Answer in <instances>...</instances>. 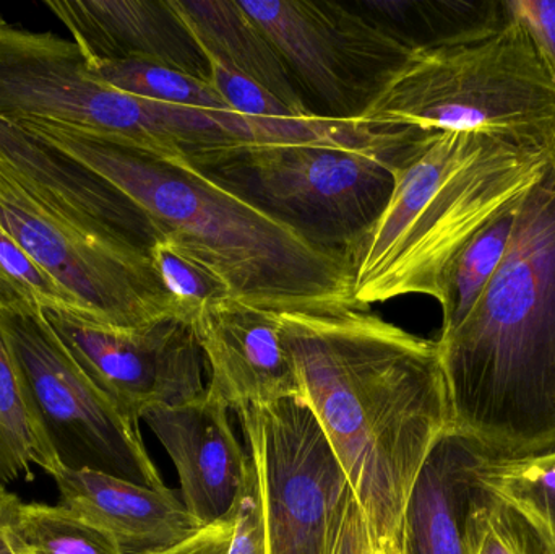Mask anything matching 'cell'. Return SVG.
Wrapping results in <instances>:
<instances>
[{
  "instance_id": "obj_1",
  "label": "cell",
  "mask_w": 555,
  "mask_h": 554,
  "mask_svg": "<svg viewBox=\"0 0 555 554\" xmlns=\"http://www.w3.org/2000/svg\"><path fill=\"white\" fill-rule=\"evenodd\" d=\"M278 318L300 399L345 471L372 549L400 545L411 488L452 428L439 344L365 309Z\"/></svg>"
},
{
  "instance_id": "obj_2",
  "label": "cell",
  "mask_w": 555,
  "mask_h": 554,
  "mask_svg": "<svg viewBox=\"0 0 555 554\" xmlns=\"http://www.w3.org/2000/svg\"><path fill=\"white\" fill-rule=\"evenodd\" d=\"M26 136L122 195L152 228L197 256L234 298L275 312L356 308L345 254L320 246L189 159H165L49 123Z\"/></svg>"
},
{
  "instance_id": "obj_3",
  "label": "cell",
  "mask_w": 555,
  "mask_h": 554,
  "mask_svg": "<svg viewBox=\"0 0 555 554\" xmlns=\"http://www.w3.org/2000/svg\"><path fill=\"white\" fill-rule=\"evenodd\" d=\"M437 344L453 429L494 458L555 451V153L518 202L501 269Z\"/></svg>"
},
{
  "instance_id": "obj_4",
  "label": "cell",
  "mask_w": 555,
  "mask_h": 554,
  "mask_svg": "<svg viewBox=\"0 0 555 554\" xmlns=\"http://www.w3.org/2000/svg\"><path fill=\"white\" fill-rule=\"evenodd\" d=\"M0 228L98 324L179 314L152 257V228L109 185L0 119ZM184 319V318H182Z\"/></svg>"
},
{
  "instance_id": "obj_5",
  "label": "cell",
  "mask_w": 555,
  "mask_h": 554,
  "mask_svg": "<svg viewBox=\"0 0 555 554\" xmlns=\"http://www.w3.org/2000/svg\"><path fill=\"white\" fill-rule=\"evenodd\" d=\"M554 153L486 132L436 133L411 150L395 166L384 210L345 253L356 308L408 295L442 306L463 247L524 197Z\"/></svg>"
},
{
  "instance_id": "obj_6",
  "label": "cell",
  "mask_w": 555,
  "mask_h": 554,
  "mask_svg": "<svg viewBox=\"0 0 555 554\" xmlns=\"http://www.w3.org/2000/svg\"><path fill=\"white\" fill-rule=\"evenodd\" d=\"M359 119L424 136L486 132L555 146V74L512 7L489 35L414 49Z\"/></svg>"
},
{
  "instance_id": "obj_7",
  "label": "cell",
  "mask_w": 555,
  "mask_h": 554,
  "mask_svg": "<svg viewBox=\"0 0 555 554\" xmlns=\"http://www.w3.org/2000/svg\"><path fill=\"white\" fill-rule=\"evenodd\" d=\"M411 150L276 143L202 153L191 163L307 240L345 254L384 210L395 166Z\"/></svg>"
},
{
  "instance_id": "obj_8",
  "label": "cell",
  "mask_w": 555,
  "mask_h": 554,
  "mask_svg": "<svg viewBox=\"0 0 555 554\" xmlns=\"http://www.w3.org/2000/svg\"><path fill=\"white\" fill-rule=\"evenodd\" d=\"M0 331L15 355L62 465L90 468L145 487H165L140 433L85 373L44 311H0Z\"/></svg>"
},
{
  "instance_id": "obj_9",
  "label": "cell",
  "mask_w": 555,
  "mask_h": 554,
  "mask_svg": "<svg viewBox=\"0 0 555 554\" xmlns=\"http://www.w3.org/2000/svg\"><path fill=\"white\" fill-rule=\"evenodd\" d=\"M237 416L259 481L267 554H330L354 497L307 403L280 400Z\"/></svg>"
},
{
  "instance_id": "obj_10",
  "label": "cell",
  "mask_w": 555,
  "mask_h": 554,
  "mask_svg": "<svg viewBox=\"0 0 555 554\" xmlns=\"http://www.w3.org/2000/svg\"><path fill=\"white\" fill-rule=\"evenodd\" d=\"M241 7L269 36L300 93L330 119H359L414 51L388 23L348 3L244 0Z\"/></svg>"
},
{
  "instance_id": "obj_11",
  "label": "cell",
  "mask_w": 555,
  "mask_h": 554,
  "mask_svg": "<svg viewBox=\"0 0 555 554\" xmlns=\"http://www.w3.org/2000/svg\"><path fill=\"white\" fill-rule=\"evenodd\" d=\"M44 312L85 373L135 422L150 410L184 405L207 394V364L188 319L171 315L117 328L70 312Z\"/></svg>"
},
{
  "instance_id": "obj_12",
  "label": "cell",
  "mask_w": 555,
  "mask_h": 554,
  "mask_svg": "<svg viewBox=\"0 0 555 554\" xmlns=\"http://www.w3.org/2000/svg\"><path fill=\"white\" fill-rule=\"evenodd\" d=\"M192 325L207 364V394L230 412L300 399L278 312L227 298L202 308Z\"/></svg>"
},
{
  "instance_id": "obj_13",
  "label": "cell",
  "mask_w": 555,
  "mask_h": 554,
  "mask_svg": "<svg viewBox=\"0 0 555 554\" xmlns=\"http://www.w3.org/2000/svg\"><path fill=\"white\" fill-rule=\"evenodd\" d=\"M142 422L171 458L189 513L204 526L230 519L249 467L230 409L205 394L184 405L150 410Z\"/></svg>"
},
{
  "instance_id": "obj_14",
  "label": "cell",
  "mask_w": 555,
  "mask_h": 554,
  "mask_svg": "<svg viewBox=\"0 0 555 554\" xmlns=\"http://www.w3.org/2000/svg\"><path fill=\"white\" fill-rule=\"evenodd\" d=\"M87 59L166 65L210 81V62L171 0H51Z\"/></svg>"
},
{
  "instance_id": "obj_15",
  "label": "cell",
  "mask_w": 555,
  "mask_h": 554,
  "mask_svg": "<svg viewBox=\"0 0 555 554\" xmlns=\"http://www.w3.org/2000/svg\"><path fill=\"white\" fill-rule=\"evenodd\" d=\"M62 506L109 537L122 554L166 552L204 529L181 493L152 488L90 468L52 475Z\"/></svg>"
},
{
  "instance_id": "obj_16",
  "label": "cell",
  "mask_w": 555,
  "mask_h": 554,
  "mask_svg": "<svg viewBox=\"0 0 555 554\" xmlns=\"http://www.w3.org/2000/svg\"><path fill=\"white\" fill-rule=\"evenodd\" d=\"M485 451L456 429L443 433L411 488L400 554H468L466 520Z\"/></svg>"
},
{
  "instance_id": "obj_17",
  "label": "cell",
  "mask_w": 555,
  "mask_h": 554,
  "mask_svg": "<svg viewBox=\"0 0 555 554\" xmlns=\"http://www.w3.org/2000/svg\"><path fill=\"white\" fill-rule=\"evenodd\" d=\"M208 59L257 81L297 113L312 114L293 75L240 0H171Z\"/></svg>"
},
{
  "instance_id": "obj_18",
  "label": "cell",
  "mask_w": 555,
  "mask_h": 554,
  "mask_svg": "<svg viewBox=\"0 0 555 554\" xmlns=\"http://www.w3.org/2000/svg\"><path fill=\"white\" fill-rule=\"evenodd\" d=\"M35 467L52 477L61 459L15 355L0 331V485L33 480Z\"/></svg>"
},
{
  "instance_id": "obj_19",
  "label": "cell",
  "mask_w": 555,
  "mask_h": 554,
  "mask_svg": "<svg viewBox=\"0 0 555 554\" xmlns=\"http://www.w3.org/2000/svg\"><path fill=\"white\" fill-rule=\"evenodd\" d=\"M478 481L515 511L555 554V451L525 458L486 455Z\"/></svg>"
},
{
  "instance_id": "obj_20",
  "label": "cell",
  "mask_w": 555,
  "mask_h": 554,
  "mask_svg": "<svg viewBox=\"0 0 555 554\" xmlns=\"http://www.w3.org/2000/svg\"><path fill=\"white\" fill-rule=\"evenodd\" d=\"M518 202L491 218L456 257L447 280L440 335L455 331L468 318L501 269L517 224Z\"/></svg>"
},
{
  "instance_id": "obj_21",
  "label": "cell",
  "mask_w": 555,
  "mask_h": 554,
  "mask_svg": "<svg viewBox=\"0 0 555 554\" xmlns=\"http://www.w3.org/2000/svg\"><path fill=\"white\" fill-rule=\"evenodd\" d=\"M85 61L94 77L122 93L176 106L233 111L211 81L176 68L142 61L87 57Z\"/></svg>"
},
{
  "instance_id": "obj_22",
  "label": "cell",
  "mask_w": 555,
  "mask_h": 554,
  "mask_svg": "<svg viewBox=\"0 0 555 554\" xmlns=\"http://www.w3.org/2000/svg\"><path fill=\"white\" fill-rule=\"evenodd\" d=\"M3 309L70 312L93 321L87 309L0 228V311Z\"/></svg>"
},
{
  "instance_id": "obj_23",
  "label": "cell",
  "mask_w": 555,
  "mask_h": 554,
  "mask_svg": "<svg viewBox=\"0 0 555 554\" xmlns=\"http://www.w3.org/2000/svg\"><path fill=\"white\" fill-rule=\"evenodd\" d=\"M150 257L163 288L188 321L192 322L205 306L234 298L228 283L211 267L169 237H153Z\"/></svg>"
},
{
  "instance_id": "obj_24",
  "label": "cell",
  "mask_w": 555,
  "mask_h": 554,
  "mask_svg": "<svg viewBox=\"0 0 555 554\" xmlns=\"http://www.w3.org/2000/svg\"><path fill=\"white\" fill-rule=\"evenodd\" d=\"M20 529L33 554H122L109 537L62 504L23 503Z\"/></svg>"
},
{
  "instance_id": "obj_25",
  "label": "cell",
  "mask_w": 555,
  "mask_h": 554,
  "mask_svg": "<svg viewBox=\"0 0 555 554\" xmlns=\"http://www.w3.org/2000/svg\"><path fill=\"white\" fill-rule=\"evenodd\" d=\"M466 550L468 554H550L533 529L481 485L466 520Z\"/></svg>"
},
{
  "instance_id": "obj_26",
  "label": "cell",
  "mask_w": 555,
  "mask_h": 554,
  "mask_svg": "<svg viewBox=\"0 0 555 554\" xmlns=\"http://www.w3.org/2000/svg\"><path fill=\"white\" fill-rule=\"evenodd\" d=\"M208 62H210L211 83L227 101L228 106L236 113L262 117V119L309 116V114L297 113L257 81L236 74L211 59H208Z\"/></svg>"
},
{
  "instance_id": "obj_27",
  "label": "cell",
  "mask_w": 555,
  "mask_h": 554,
  "mask_svg": "<svg viewBox=\"0 0 555 554\" xmlns=\"http://www.w3.org/2000/svg\"><path fill=\"white\" fill-rule=\"evenodd\" d=\"M228 554H267L259 481L250 458L246 480L233 511V537Z\"/></svg>"
},
{
  "instance_id": "obj_28",
  "label": "cell",
  "mask_w": 555,
  "mask_h": 554,
  "mask_svg": "<svg viewBox=\"0 0 555 554\" xmlns=\"http://www.w3.org/2000/svg\"><path fill=\"white\" fill-rule=\"evenodd\" d=\"M512 7L527 22L555 74V0H512Z\"/></svg>"
},
{
  "instance_id": "obj_29",
  "label": "cell",
  "mask_w": 555,
  "mask_h": 554,
  "mask_svg": "<svg viewBox=\"0 0 555 554\" xmlns=\"http://www.w3.org/2000/svg\"><path fill=\"white\" fill-rule=\"evenodd\" d=\"M23 501L0 485V554H33L20 529Z\"/></svg>"
},
{
  "instance_id": "obj_30",
  "label": "cell",
  "mask_w": 555,
  "mask_h": 554,
  "mask_svg": "<svg viewBox=\"0 0 555 554\" xmlns=\"http://www.w3.org/2000/svg\"><path fill=\"white\" fill-rule=\"evenodd\" d=\"M231 537H233V516L221 523L205 526L201 532L175 549L155 554H228Z\"/></svg>"
},
{
  "instance_id": "obj_31",
  "label": "cell",
  "mask_w": 555,
  "mask_h": 554,
  "mask_svg": "<svg viewBox=\"0 0 555 554\" xmlns=\"http://www.w3.org/2000/svg\"><path fill=\"white\" fill-rule=\"evenodd\" d=\"M367 539V526H365L358 503L352 498L348 511H346L345 519H343L341 529H339L338 537H336L335 545H333L330 554H359Z\"/></svg>"
},
{
  "instance_id": "obj_32",
  "label": "cell",
  "mask_w": 555,
  "mask_h": 554,
  "mask_svg": "<svg viewBox=\"0 0 555 554\" xmlns=\"http://www.w3.org/2000/svg\"><path fill=\"white\" fill-rule=\"evenodd\" d=\"M375 554H400V546H387V549L375 552Z\"/></svg>"
},
{
  "instance_id": "obj_33",
  "label": "cell",
  "mask_w": 555,
  "mask_h": 554,
  "mask_svg": "<svg viewBox=\"0 0 555 554\" xmlns=\"http://www.w3.org/2000/svg\"><path fill=\"white\" fill-rule=\"evenodd\" d=\"M359 554H375L374 549H372L371 537H369L367 542L364 543Z\"/></svg>"
}]
</instances>
